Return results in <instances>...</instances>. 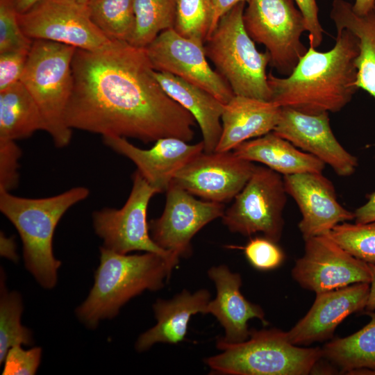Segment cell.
<instances>
[{
  "label": "cell",
  "instance_id": "obj_42",
  "mask_svg": "<svg viewBox=\"0 0 375 375\" xmlns=\"http://www.w3.org/2000/svg\"><path fill=\"white\" fill-rule=\"evenodd\" d=\"M368 264L371 270L372 278L365 309L366 311H374L375 310V263Z\"/></svg>",
  "mask_w": 375,
  "mask_h": 375
},
{
  "label": "cell",
  "instance_id": "obj_20",
  "mask_svg": "<svg viewBox=\"0 0 375 375\" xmlns=\"http://www.w3.org/2000/svg\"><path fill=\"white\" fill-rule=\"evenodd\" d=\"M208 275L215 285L217 295L210 301L207 313L214 315L224 328V336L220 337L222 340L238 343L247 340L250 333L248 321L251 319L257 318L267 324L262 308L249 301L240 292V274L221 265L210 268Z\"/></svg>",
  "mask_w": 375,
  "mask_h": 375
},
{
  "label": "cell",
  "instance_id": "obj_41",
  "mask_svg": "<svg viewBox=\"0 0 375 375\" xmlns=\"http://www.w3.org/2000/svg\"><path fill=\"white\" fill-rule=\"evenodd\" d=\"M0 253L1 256L14 262L17 260L16 253V243L13 237H6L1 232L0 234Z\"/></svg>",
  "mask_w": 375,
  "mask_h": 375
},
{
  "label": "cell",
  "instance_id": "obj_7",
  "mask_svg": "<svg viewBox=\"0 0 375 375\" xmlns=\"http://www.w3.org/2000/svg\"><path fill=\"white\" fill-rule=\"evenodd\" d=\"M76 48L34 40L20 81L36 101L45 131L58 148L67 146L72 130L65 111L73 90L72 62Z\"/></svg>",
  "mask_w": 375,
  "mask_h": 375
},
{
  "label": "cell",
  "instance_id": "obj_33",
  "mask_svg": "<svg viewBox=\"0 0 375 375\" xmlns=\"http://www.w3.org/2000/svg\"><path fill=\"white\" fill-rule=\"evenodd\" d=\"M33 40L22 31L17 12L8 1L0 0V53L10 51L29 52Z\"/></svg>",
  "mask_w": 375,
  "mask_h": 375
},
{
  "label": "cell",
  "instance_id": "obj_5",
  "mask_svg": "<svg viewBox=\"0 0 375 375\" xmlns=\"http://www.w3.org/2000/svg\"><path fill=\"white\" fill-rule=\"evenodd\" d=\"M216 344L221 353L204 360L215 374L306 375L322 358V349L294 345L287 332L277 328L251 329L243 342L228 343L219 338Z\"/></svg>",
  "mask_w": 375,
  "mask_h": 375
},
{
  "label": "cell",
  "instance_id": "obj_21",
  "mask_svg": "<svg viewBox=\"0 0 375 375\" xmlns=\"http://www.w3.org/2000/svg\"><path fill=\"white\" fill-rule=\"evenodd\" d=\"M281 111V107L272 101L235 95L224 104L222 134L215 151H232L249 139L273 131Z\"/></svg>",
  "mask_w": 375,
  "mask_h": 375
},
{
  "label": "cell",
  "instance_id": "obj_24",
  "mask_svg": "<svg viewBox=\"0 0 375 375\" xmlns=\"http://www.w3.org/2000/svg\"><path fill=\"white\" fill-rule=\"evenodd\" d=\"M232 151L241 158L260 162L283 176L322 172L325 167L324 162L300 151L273 131L244 142Z\"/></svg>",
  "mask_w": 375,
  "mask_h": 375
},
{
  "label": "cell",
  "instance_id": "obj_18",
  "mask_svg": "<svg viewBox=\"0 0 375 375\" xmlns=\"http://www.w3.org/2000/svg\"><path fill=\"white\" fill-rule=\"evenodd\" d=\"M103 141L131 160L142 178L159 193L166 192L176 174L204 149L202 141L192 144L176 138H160L148 149L139 148L119 136H103Z\"/></svg>",
  "mask_w": 375,
  "mask_h": 375
},
{
  "label": "cell",
  "instance_id": "obj_16",
  "mask_svg": "<svg viewBox=\"0 0 375 375\" xmlns=\"http://www.w3.org/2000/svg\"><path fill=\"white\" fill-rule=\"evenodd\" d=\"M273 132L327 164L340 176H351L358 167L357 158L347 151L334 135L327 112L310 115L281 107Z\"/></svg>",
  "mask_w": 375,
  "mask_h": 375
},
{
  "label": "cell",
  "instance_id": "obj_10",
  "mask_svg": "<svg viewBox=\"0 0 375 375\" xmlns=\"http://www.w3.org/2000/svg\"><path fill=\"white\" fill-rule=\"evenodd\" d=\"M157 193L136 170L131 193L121 208H106L94 212L93 227L102 239L103 247L123 254L133 251L158 253L176 267L179 258L158 246L150 235L147 209L151 198Z\"/></svg>",
  "mask_w": 375,
  "mask_h": 375
},
{
  "label": "cell",
  "instance_id": "obj_1",
  "mask_svg": "<svg viewBox=\"0 0 375 375\" xmlns=\"http://www.w3.org/2000/svg\"><path fill=\"white\" fill-rule=\"evenodd\" d=\"M72 69L65 111L71 129L144 143L194 138V117L162 89L145 49L121 40L97 50L76 49Z\"/></svg>",
  "mask_w": 375,
  "mask_h": 375
},
{
  "label": "cell",
  "instance_id": "obj_40",
  "mask_svg": "<svg viewBox=\"0 0 375 375\" xmlns=\"http://www.w3.org/2000/svg\"><path fill=\"white\" fill-rule=\"evenodd\" d=\"M247 1L248 0H212L213 17L209 36L214 31L220 18L224 14H226L238 3L241 2L247 3Z\"/></svg>",
  "mask_w": 375,
  "mask_h": 375
},
{
  "label": "cell",
  "instance_id": "obj_35",
  "mask_svg": "<svg viewBox=\"0 0 375 375\" xmlns=\"http://www.w3.org/2000/svg\"><path fill=\"white\" fill-rule=\"evenodd\" d=\"M42 356L40 347L24 350L21 345L12 347L3 360V375H33L39 367Z\"/></svg>",
  "mask_w": 375,
  "mask_h": 375
},
{
  "label": "cell",
  "instance_id": "obj_31",
  "mask_svg": "<svg viewBox=\"0 0 375 375\" xmlns=\"http://www.w3.org/2000/svg\"><path fill=\"white\" fill-rule=\"evenodd\" d=\"M212 0H178L174 30L181 35L204 44L211 29Z\"/></svg>",
  "mask_w": 375,
  "mask_h": 375
},
{
  "label": "cell",
  "instance_id": "obj_26",
  "mask_svg": "<svg viewBox=\"0 0 375 375\" xmlns=\"http://www.w3.org/2000/svg\"><path fill=\"white\" fill-rule=\"evenodd\" d=\"M40 130L45 131L40 110L21 81L0 91V139L16 141Z\"/></svg>",
  "mask_w": 375,
  "mask_h": 375
},
{
  "label": "cell",
  "instance_id": "obj_22",
  "mask_svg": "<svg viewBox=\"0 0 375 375\" xmlns=\"http://www.w3.org/2000/svg\"><path fill=\"white\" fill-rule=\"evenodd\" d=\"M210 297L205 289L194 293L183 290L171 299H158L153 305L157 323L139 336L136 350L144 351L158 342L176 344L182 342L190 317L197 313H207Z\"/></svg>",
  "mask_w": 375,
  "mask_h": 375
},
{
  "label": "cell",
  "instance_id": "obj_28",
  "mask_svg": "<svg viewBox=\"0 0 375 375\" xmlns=\"http://www.w3.org/2000/svg\"><path fill=\"white\" fill-rule=\"evenodd\" d=\"M178 0H135V27L128 43L145 49L160 33L174 28Z\"/></svg>",
  "mask_w": 375,
  "mask_h": 375
},
{
  "label": "cell",
  "instance_id": "obj_27",
  "mask_svg": "<svg viewBox=\"0 0 375 375\" xmlns=\"http://www.w3.org/2000/svg\"><path fill=\"white\" fill-rule=\"evenodd\" d=\"M369 322L358 331L333 339L322 348V358L338 367L342 372L353 374L370 370L375 374V312L366 311Z\"/></svg>",
  "mask_w": 375,
  "mask_h": 375
},
{
  "label": "cell",
  "instance_id": "obj_29",
  "mask_svg": "<svg viewBox=\"0 0 375 375\" xmlns=\"http://www.w3.org/2000/svg\"><path fill=\"white\" fill-rule=\"evenodd\" d=\"M135 0H90L91 20L110 40L129 42L135 27Z\"/></svg>",
  "mask_w": 375,
  "mask_h": 375
},
{
  "label": "cell",
  "instance_id": "obj_43",
  "mask_svg": "<svg viewBox=\"0 0 375 375\" xmlns=\"http://www.w3.org/2000/svg\"><path fill=\"white\" fill-rule=\"evenodd\" d=\"M353 10L359 15H365L375 9V0H355Z\"/></svg>",
  "mask_w": 375,
  "mask_h": 375
},
{
  "label": "cell",
  "instance_id": "obj_38",
  "mask_svg": "<svg viewBox=\"0 0 375 375\" xmlns=\"http://www.w3.org/2000/svg\"><path fill=\"white\" fill-rule=\"evenodd\" d=\"M294 1L304 17L310 46L317 48L323 41L324 31L319 21L316 0H294Z\"/></svg>",
  "mask_w": 375,
  "mask_h": 375
},
{
  "label": "cell",
  "instance_id": "obj_25",
  "mask_svg": "<svg viewBox=\"0 0 375 375\" xmlns=\"http://www.w3.org/2000/svg\"><path fill=\"white\" fill-rule=\"evenodd\" d=\"M330 17L336 29H347L357 37L356 85L375 98V9L359 15L353 10L352 3L333 0Z\"/></svg>",
  "mask_w": 375,
  "mask_h": 375
},
{
  "label": "cell",
  "instance_id": "obj_45",
  "mask_svg": "<svg viewBox=\"0 0 375 375\" xmlns=\"http://www.w3.org/2000/svg\"><path fill=\"white\" fill-rule=\"evenodd\" d=\"M81 4L87 5L90 0H73Z\"/></svg>",
  "mask_w": 375,
  "mask_h": 375
},
{
  "label": "cell",
  "instance_id": "obj_44",
  "mask_svg": "<svg viewBox=\"0 0 375 375\" xmlns=\"http://www.w3.org/2000/svg\"><path fill=\"white\" fill-rule=\"evenodd\" d=\"M38 1L40 0H8L17 14L26 12Z\"/></svg>",
  "mask_w": 375,
  "mask_h": 375
},
{
  "label": "cell",
  "instance_id": "obj_3",
  "mask_svg": "<svg viewBox=\"0 0 375 375\" xmlns=\"http://www.w3.org/2000/svg\"><path fill=\"white\" fill-rule=\"evenodd\" d=\"M175 266L156 253L127 255L100 248V263L88 297L76 310L79 320L94 328L144 290H160Z\"/></svg>",
  "mask_w": 375,
  "mask_h": 375
},
{
  "label": "cell",
  "instance_id": "obj_17",
  "mask_svg": "<svg viewBox=\"0 0 375 375\" xmlns=\"http://www.w3.org/2000/svg\"><path fill=\"white\" fill-rule=\"evenodd\" d=\"M283 178L287 194L301 213L298 226L304 240L327 234L336 225L354 219V213L339 203L332 182L322 172L285 175Z\"/></svg>",
  "mask_w": 375,
  "mask_h": 375
},
{
  "label": "cell",
  "instance_id": "obj_15",
  "mask_svg": "<svg viewBox=\"0 0 375 375\" xmlns=\"http://www.w3.org/2000/svg\"><path fill=\"white\" fill-rule=\"evenodd\" d=\"M254 165L233 151H203L174 176L172 183L205 201L234 199L250 178Z\"/></svg>",
  "mask_w": 375,
  "mask_h": 375
},
{
  "label": "cell",
  "instance_id": "obj_6",
  "mask_svg": "<svg viewBox=\"0 0 375 375\" xmlns=\"http://www.w3.org/2000/svg\"><path fill=\"white\" fill-rule=\"evenodd\" d=\"M245 6L239 3L220 18L204 43L206 55L235 95L271 101L266 73L270 56L259 51L246 31Z\"/></svg>",
  "mask_w": 375,
  "mask_h": 375
},
{
  "label": "cell",
  "instance_id": "obj_32",
  "mask_svg": "<svg viewBox=\"0 0 375 375\" xmlns=\"http://www.w3.org/2000/svg\"><path fill=\"white\" fill-rule=\"evenodd\" d=\"M328 235L354 257L367 263H375V221L340 223L334 226Z\"/></svg>",
  "mask_w": 375,
  "mask_h": 375
},
{
  "label": "cell",
  "instance_id": "obj_12",
  "mask_svg": "<svg viewBox=\"0 0 375 375\" xmlns=\"http://www.w3.org/2000/svg\"><path fill=\"white\" fill-rule=\"evenodd\" d=\"M304 241V253L292 269L293 279L303 288L317 294L358 283H370L369 264L342 248L328 233Z\"/></svg>",
  "mask_w": 375,
  "mask_h": 375
},
{
  "label": "cell",
  "instance_id": "obj_36",
  "mask_svg": "<svg viewBox=\"0 0 375 375\" xmlns=\"http://www.w3.org/2000/svg\"><path fill=\"white\" fill-rule=\"evenodd\" d=\"M22 151L15 140L0 139V190L10 192L19 180Z\"/></svg>",
  "mask_w": 375,
  "mask_h": 375
},
{
  "label": "cell",
  "instance_id": "obj_8",
  "mask_svg": "<svg viewBox=\"0 0 375 375\" xmlns=\"http://www.w3.org/2000/svg\"><path fill=\"white\" fill-rule=\"evenodd\" d=\"M243 22L250 38L266 47L269 64L289 76L308 49L301 40L304 17L293 0H248Z\"/></svg>",
  "mask_w": 375,
  "mask_h": 375
},
{
  "label": "cell",
  "instance_id": "obj_34",
  "mask_svg": "<svg viewBox=\"0 0 375 375\" xmlns=\"http://www.w3.org/2000/svg\"><path fill=\"white\" fill-rule=\"evenodd\" d=\"M243 250L249 262L258 270L276 269L285 259V253L277 242L265 236L251 238Z\"/></svg>",
  "mask_w": 375,
  "mask_h": 375
},
{
  "label": "cell",
  "instance_id": "obj_23",
  "mask_svg": "<svg viewBox=\"0 0 375 375\" xmlns=\"http://www.w3.org/2000/svg\"><path fill=\"white\" fill-rule=\"evenodd\" d=\"M165 92L194 117L201 131L203 151H215L219 141L224 104L206 90L168 72L155 70Z\"/></svg>",
  "mask_w": 375,
  "mask_h": 375
},
{
  "label": "cell",
  "instance_id": "obj_4",
  "mask_svg": "<svg viewBox=\"0 0 375 375\" xmlns=\"http://www.w3.org/2000/svg\"><path fill=\"white\" fill-rule=\"evenodd\" d=\"M89 194L81 186L45 198L21 197L0 190V210L20 235L25 267L45 289L56 285L61 265L53 251L56 228L64 214Z\"/></svg>",
  "mask_w": 375,
  "mask_h": 375
},
{
  "label": "cell",
  "instance_id": "obj_30",
  "mask_svg": "<svg viewBox=\"0 0 375 375\" xmlns=\"http://www.w3.org/2000/svg\"><path fill=\"white\" fill-rule=\"evenodd\" d=\"M23 310L20 295L16 292H8L1 277L0 299V363L3 362L10 348L15 345H31L33 342L31 331L21 324Z\"/></svg>",
  "mask_w": 375,
  "mask_h": 375
},
{
  "label": "cell",
  "instance_id": "obj_39",
  "mask_svg": "<svg viewBox=\"0 0 375 375\" xmlns=\"http://www.w3.org/2000/svg\"><path fill=\"white\" fill-rule=\"evenodd\" d=\"M356 223H368L375 221V192L368 196L367 201L354 212Z\"/></svg>",
  "mask_w": 375,
  "mask_h": 375
},
{
  "label": "cell",
  "instance_id": "obj_2",
  "mask_svg": "<svg viewBox=\"0 0 375 375\" xmlns=\"http://www.w3.org/2000/svg\"><path fill=\"white\" fill-rule=\"evenodd\" d=\"M358 54L357 37L347 29H337L335 44L329 51L310 46L289 76L267 74L271 101L310 115L341 110L359 89Z\"/></svg>",
  "mask_w": 375,
  "mask_h": 375
},
{
  "label": "cell",
  "instance_id": "obj_14",
  "mask_svg": "<svg viewBox=\"0 0 375 375\" xmlns=\"http://www.w3.org/2000/svg\"><path fill=\"white\" fill-rule=\"evenodd\" d=\"M166 193L162 215L149 222L151 237L158 246L176 257L188 258L192 253V238L206 224L223 216L224 205L197 199L173 183Z\"/></svg>",
  "mask_w": 375,
  "mask_h": 375
},
{
  "label": "cell",
  "instance_id": "obj_11",
  "mask_svg": "<svg viewBox=\"0 0 375 375\" xmlns=\"http://www.w3.org/2000/svg\"><path fill=\"white\" fill-rule=\"evenodd\" d=\"M19 26L32 40L52 41L76 49L97 50L112 40L91 20L87 5L73 0H40L17 14Z\"/></svg>",
  "mask_w": 375,
  "mask_h": 375
},
{
  "label": "cell",
  "instance_id": "obj_9",
  "mask_svg": "<svg viewBox=\"0 0 375 375\" xmlns=\"http://www.w3.org/2000/svg\"><path fill=\"white\" fill-rule=\"evenodd\" d=\"M286 194L280 174L267 167L255 165L233 204L225 210L222 222L232 233L245 236L262 233L278 242L284 226Z\"/></svg>",
  "mask_w": 375,
  "mask_h": 375
},
{
  "label": "cell",
  "instance_id": "obj_19",
  "mask_svg": "<svg viewBox=\"0 0 375 375\" xmlns=\"http://www.w3.org/2000/svg\"><path fill=\"white\" fill-rule=\"evenodd\" d=\"M369 288V283H358L316 294L306 315L287 332L288 340L301 346L331 338L347 317L365 309Z\"/></svg>",
  "mask_w": 375,
  "mask_h": 375
},
{
  "label": "cell",
  "instance_id": "obj_13",
  "mask_svg": "<svg viewBox=\"0 0 375 375\" xmlns=\"http://www.w3.org/2000/svg\"><path fill=\"white\" fill-rule=\"evenodd\" d=\"M145 51L156 71L170 73L199 86L224 104L235 96L226 80L210 66L204 44L172 28L160 33Z\"/></svg>",
  "mask_w": 375,
  "mask_h": 375
},
{
  "label": "cell",
  "instance_id": "obj_37",
  "mask_svg": "<svg viewBox=\"0 0 375 375\" xmlns=\"http://www.w3.org/2000/svg\"><path fill=\"white\" fill-rule=\"evenodd\" d=\"M29 52L0 53V91L20 81Z\"/></svg>",
  "mask_w": 375,
  "mask_h": 375
}]
</instances>
